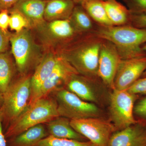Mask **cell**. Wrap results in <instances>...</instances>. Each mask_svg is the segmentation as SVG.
<instances>
[{
    "label": "cell",
    "instance_id": "cell-3",
    "mask_svg": "<svg viewBox=\"0 0 146 146\" xmlns=\"http://www.w3.org/2000/svg\"><path fill=\"white\" fill-rule=\"evenodd\" d=\"M56 100L47 97L29 104L25 110L11 123L5 131L6 139L13 138L30 128L48 123L58 117Z\"/></svg>",
    "mask_w": 146,
    "mask_h": 146
},
{
    "label": "cell",
    "instance_id": "cell-30",
    "mask_svg": "<svg viewBox=\"0 0 146 146\" xmlns=\"http://www.w3.org/2000/svg\"><path fill=\"white\" fill-rule=\"evenodd\" d=\"M9 10L4 9L0 11V29L3 31L8 33L9 27Z\"/></svg>",
    "mask_w": 146,
    "mask_h": 146
},
{
    "label": "cell",
    "instance_id": "cell-24",
    "mask_svg": "<svg viewBox=\"0 0 146 146\" xmlns=\"http://www.w3.org/2000/svg\"><path fill=\"white\" fill-rule=\"evenodd\" d=\"M34 146H96L90 141H80L72 139L56 138L49 135Z\"/></svg>",
    "mask_w": 146,
    "mask_h": 146
},
{
    "label": "cell",
    "instance_id": "cell-32",
    "mask_svg": "<svg viewBox=\"0 0 146 146\" xmlns=\"http://www.w3.org/2000/svg\"><path fill=\"white\" fill-rule=\"evenodd\" d=\"M19 0H0V11L4 9L9 10Z\"/></svg>",
    "mask_w": 146,
    "mask_h": 146
},
{
    "label": "cell",
    "instance_id": "cell-26",
    "mask_svg": "<svg viewBox=\"0 0 146 146\" xmlns=\"http://www.w3.org/2000/svg\"><path fill=\"white\" fill-rule=\"evenodd\" d=\"M132 15L146 13V0H125Z\"/></svg>",
    "mask_w": 146,
    "mask_h": 146
},
{
    "label": "cell",
    "instance_id": "cell-17",
    "mask_svg": "<svg viewBox=\"0 0 146 146\" xmlns=\"http://www.w3.org/2000/svg\"><path fill=\"white\" fill-rule=\"evenodd\" d=\"M47 131L49 135L56 138L72 139L85 142L87 139L76 131L70 124V120L58 116L48 123Z\"/></svg>",
    "mask_w": 146,
    "mask_h": 146
},
{
    "label": "cell",
    "instance_id": "cell-12",
    "mask_svg": "<svg viewBox=\"0 0 146 146\" xmlns=\"http://www.w3.org/2000/svg\"><path fill=\"white\" fill-rule=\"evenodd\" d=\"M60 56L61 57L56 66L42 85L34 102L41 98L48 96L53 91L63 88L62 86H65L71 76L75 74H79L68 60Z\"/></svg>",
    "mask_w": 146,
    "mask_h": 146
},
{
    "label": "cell",
    "instance_id": "cell-23",
    "mask_svg": "<svg viewBox=\"0 0 146 146\" xmlns=\"http://www.w3.org/2000/svg\"><path fill=\"white\" fill-rule=\"evenodd\" d=\"M69 19L76 31L81 35L94 33L96 27L93 20L81 6H75Z\"/></svg>",
    "mask_w": 146,
    "mask_h": 146
},
{
    "label": "cell",
    "instance_id": "cell-8",
    "mask_svg": "<svg viewBox=\"0 0 146 146\" xmlns=\"http://www.w3.org/2000/svg\"><path fill=\"white\" fill-rule=\"evenodd\" d=\"M139 97L127 90H113L110 97V115L116 130H122L138 122L133 109Z\"/></svg>",
    "mask_w": 146,
    "mask_h": 146
},
{
    "label": "cell",
    "instance_id": "cell-36",
    "mask_svg": "<svg viewBox=\"0 0 146 146\" xmlns=\"http://www.w3.org/2000/svg\"><path fill=\"white\" fill-rule=\"evenodd\" d=\"M73 1H74V2H75L80 3V2H81L83 0H73Z\"/></svg>",
    "mask_w": 146,
    "mask_h": 146
},
{
    "label": "cell",
    "instance_id": "cell-9",
    "mask_svg": "<svg viewBox=\"0 0 146 146\" xmlns=\"http://www.w3.org/2000/svg\"><path fill=\"white\" fill-rule=\"evenodd\" d=\"M70 124L76 131L96 146H108L116 131L112 123L100 117L70 120Z\"/></svg>",
    "mask_w": 146,
    "mask_h": 146
},
{
    "label": "cell",
    "instance_id": "cell-13",
    "mask_svg": "<svg viewBox=\"0 0 146 146\" xmlns=\"http://www.w3.org/2000/svg\"><path fill=\"white\" fill-rule=\"evenodd\" d=\"M60 57L57 51L46 50L44 56L31 75V97L29 104L34 102L40 88L52 72Z\"/></svg>",
    "mask_w": 146,
    "mask_h": 146
},
{
    "label": "cell",
    "instance_id": "cell-11",
    "mask_svg": "<svg viewBox=\"0 0 146 146\" xmlns=\"http://www.w3.org/2000/svg\"><path fill=\"white\" fill-rule=\"evenodd\" d=\"M146 70V55L121 59L114 80V89L127 90Z\"/></svg>",
    "mask_w": 146,
    "mask_h": 146
},
{
    "label": "cell",
    "instance_id": "cell-5",
    "mask_svg": "<svg viewBox=\"0 0 146 146\" xmlns=\"http://www.w3.org/2000/svg\"><path fill=\"white\" fill-rule=\"evenodd\" d=\"M31 77L28 74L15 79L3 94L0 118L5 129L28 106L31 97Z\"/></svg>",
    "mask_w": 146,
    "mask_h": 146
},
{
    "label": "cell",
    "instance_id": "cell-6",
    "mask_svg": "<svg viewBox=\"0 0 146 146\" xmlns=\"http://www.w3.org/2000/svg\"><path fill=\"white\" fill-rule=\"evenodd\" d=\"M33 30L46 49L54 50L83 35L76 31L69 19L46 22Z\"/></svg>",
    "mask_w": 146,
    "mask_h": 146
},
{
    "label": "cell",
    "instance_id": "cell-2",
    "mask_svg": "<svg viewBox=\"0 0 146 146\" xmlns=\"http://www.w3.org/2000/svg\"><path fill=\"white\" fill-rule=\"evenodd\" d=\"M94 34L112 43L117 48L121 59L146 56L142 46L146 43V29L131 25L96 27Z\"/></svg>",
    "mask_w": 146,
    "mask_h": 146
},
{
    "label": "cell",
    "instance_id": "cell-1",
    "mask_svg": "<svg viewBox=\"0 0 146 146\" xmlns=\"http://www.w3.org/2000/svg\"><path fill=\"white\" fill-rule=\"evenodd\" d=\"M102 39L94 33L83 35L57 50L78 72L97 80L99 58Z\"/></svg>",
    "mask_w": 146,
    "mask_h": 146
},
{
    "label": "cell",
    "instance_id": "cell-22",
    "mask_svg": "<svg viewBox=\"0 0 146 146\" xmlns=\"http://www.w3.org/2000/svg\"><path fill=\"white\" fill-rule=\"evenodd\" d=\"M80 3L91 19L98 25L113 26L108 17L102 0H83Z\"/></svg>",
    "mask_w": 146,
    "mask_h": 146
},
{
    "label": "cell",
    "instance_id": "cell-14",
    "mask_svg": "<svg viewBox=\"0 0 146 146\" xmlns=\"http://www.w3.org/2000/svg\"><path fill=\"white\" fill-rule=\"evenodd\" d=\"M97 80L79 74H75L68 79L65 86L82 100L95 104L99 102L100 98Z\"/></svg>",
    "mask_w": 146,
    "mask_h": 146
},
{
    "label": "cell",
    "instance_id": "cell-18",
    "mask_svg": "<svg viewBox=\"0 0 146 146\" xmlns=\"http://www.w3.org/2000/svg\"><path fill=\"white\" fill-rule=\"evenodd\" d=\"M74 7L73 0H47L44 16L45 21L69 19Z\"/></svg>",
    "mask_w": 146,
    "mask_h": 146
},
{
    "label": "cell",
    "instance_id": "cell-4",
    "mask_svg": "<svg viewBox=\"0 0 146 146\" xmlns=\"http://www.w3.org/2000/svg\"><path fill=\"white\" fill-rule=\"evenodd\" d=\"M10 44L17 71L22 76L28 75L30 70L36 68L46 51L43 45L36 42L31 29L11 33Z\"/></svg>",
    "mask_w": 146,
    "mask_h": 146
},
{
    "label": "cell",
    "instance_id": "cell-29",
    "mask_svg": "<svg viewBox=\"0 0 146 146\" xmlns=\"http://www.w3.org/2000/svg\"><path fill=\"white\" fill-rule=\"evenodd\" d=\"M11 34V33H6L0 29V54L8 51Z\"/></svg>",
    "mask_w": 146,
    "mask_h": 146
},
{
    "label": "cell",
    "instance_id": "cell-19",
    "mask_svg": "<svg viewBox=\"0 0 146 146\" xmlns=\"http://www.w3.org/2000/svg\"><path fill=\"white\" fill-rule=\"evenodd\" d=\"M49 135L47 129L42 124L37 125L18 136L9 138L7 146H34Z\"/></svg>",
    "mask_w": 146,
    "mask_h": 146
},
{
    "label": "cell",
    "instance_id": "cell-34",
    "mask_svg": "<svg viewBox=\"0 0 146 146\" xmlns=\"http://www.w3.org/2000/svg\"><path fill=\"white\" fill-rule=\"evenodd\" d=\"M142 48L143 50L145 52L146 54V44H144L142 46ZM145 76H146V70L145 71V72H144L143 75H142V77H144Z\"/></svg>",
    "mask_w": 146,
    "mask_h": 146
},
{
    "label": "cell",
    "instance_id": "cell-10",
    "mask_svg": "<svg viewBox=\"0 0 146 146\" xmlns=\"http://www.w3.org/2000/svg\"><path fill=\"white\" fill-rule=\"evenodd\" d=\"M121 58L111 42L103 39L99 58L98 76L105 86L114 89V80Z\"/></svg>",
    "mask_w": 146,
    "mask_h": 146
},
{
    "label": "cell",
    "instance_id": "cell-28",
    "mask_svg": "<svg viewBox=\"0 0 146 146\" xmlns=\"http://www.w3.org/2000/svg\"><path fill=\"white\" fill-rule=\"evenodd\" d=\"M127 90L138 96L146 95V76L139 78Z\"/></svg>",
    "mask_w": 146,
    "mask_h": 146
},
{
    "label": "cell",
    "instance_id": "cell-21",
    "mask_svg": "<svg viewBox=\"0 0 146 146\" xmlns=\"http://www.w3.org/2000/svg\"><path fill=\"white\" fill-rule=\"evenodd\" d=\"M103 4L108 17L113 26L131 24L132 14L121 4L116 0L103 1Z\"/></svg>",
    "mask_w": 146,
    "mask_h": 146
},
{
    "label": "cell",
    "instance_id": "cell-25",
    "mask_svg": "<svg viewBox=\"0 0 146 146\" xmlns=\"http://www.w3.org/2000/svg\"><path fill=\"white\" fill-rule=\"evenodd\" d=\"M9 27L15 33H19L25 29H31L27 19L18 10L13 9L9 10Z\"/></svg>",
    "mask_w": 146,
    "mask_h": 146
},
{
    "label": "cell",
    "instance_id": "cell-37",
    "mask_svg": "<svg viewBox=\"0 0 146 146\" xmlns=\"http://www.w3.org/2000/svg\"><path fill=\"white\" fill-rule=\"evenodd\" d=\"M103 1H105V0H103Z\"/></svg>",
    "mask_w": 146,
    "mask_h": 146
},
{
    "label": "cell",
    "instance_id": "cell-31",
    "mask_svg": "<svg viewBox=\"0 0 146 146\" xmlns=\"http://www.w3.org/2000/svg\"><path fill=\"white\" fill-rule=\"evenodd\" d=\"M131 25L138 28L146 29V13L139 15H132Z\"/></svg>",
    "mask_w": 146,
    "mask_h": 146
},
{
    "label": "cell",
    "instance_id": "cell-35",
    "mask_svg": "<svg viewBox=\"0 0 146 146\" xmlns=\"http://www.w3.org/2000/svg\"><path fill=\"white\" fill-rule=\"evenodd\" d=\"M3 101V94L0 93V108L2 105Z\"/></svg>",
    "mask_w": 146,
    "mask_h": 146
},
{
    "label": "cell",
    "instance_id": "cell-7",
    "mask_svg": "<svg viewBox=\"0 0 146 146\" xmlns=\"http://www.w3.org/2000/svg\"><path fill=\"white\" fill-rule=\"evenodd\" d=\"M55 91V100L59 116L70 120L100 117L101 110L95 104L82 100L63 87Z\"/></svg>",
    "mask_w": 146,
    "mask_h": 146
},
{
    "label": "cell",
    "instance_id": "cell-16",
    "mask_svg": "<svg viewBox=\"0 0 146 146\" xmlns=\"http://www.w3.org/2000/svg\"><path fill=\"white\" fill-rule=\"evenodd\" d=\"M46 1L19 0L12 8L18 10L27 19L33 30L46 22L44 16Z\"/></svg>",
    "mask_w": 146,
    "mask_h": 146
},
{
    "label": "cell",
    "instance_id": "cell-20",
    "mask_svg": "<svg viewBox=\"0 0 146 146\" xmlns=\"http://www.w3.org/2000/svg\"><path fill=\"white\" fill-rule=\"evenodd\" d=\"M16 63L11 52L0 54V93L3 94L15 79Z\"/></svg>",
    "mask_w": 146,
    "mask_h": 146
},
{
    "label": "cell",
    "instance_id": "cell-27",
    "mask_svg": "<svg viewBox=\"0 0 146 146\" xmlns=\"http://www.w3.org/2000/svg\"><path fill=\"white\" fill-rule=\"evenodd\" d=\"M138 100L135 103L133 109L134 117L138 119L137 121L146 123V96Z\"/></svg>",
    "mask_w": 146,
    "mask_h": 146
},
{
    "label": "cell",
    "instance_id": "cell-33",
    "mask_svg": "<svg viewBox=\"0 0 146 146\" xmlns=\"http://www.w3.org/2000/svg\"><path fill=\"white\" fill-rule=\"evenodd\" d=\"M0 146H7V141L3 129L2 121L0 118Z\"/></svg>",
    "mask_w": 146,
    "mask_h": 146
},
{
    "label": "cell",
    "instance_id": "cell-15",
    "mask_svg": "<svg viewBox=\"0 0 146 146\" xmlns=\"http://www.w3.org/2000/svg\"><path fill=\"white\" fill-rule=\"evenodd\" d=\"M108 146H146V123H136L114 132Z\"/></svg>",
    "mask_w": 146,
    "mask_h": 146
}]
</instances>
